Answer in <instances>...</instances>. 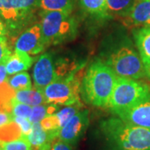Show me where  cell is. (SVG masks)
<instances>
[{
  "label": "cell",
  "mask_w": 150,
  "mask_h": 150,
  "mask_svg": "<svg viewBox=\"0 0 150 150\" xmlns=\"http://www.w3.org/2000/svg\"><path fill=\"white\" fill-rule=\"evenodd\" d=\"M8 73L5 64H0V85L5 82H8Z\"/></svg>",
  "instance_id": "31"
},
{
  "label": "cell",
  "mask_w": 150,
  "mask_h": 150,
  "mask_svg": "<svg viewBox=\"0 0 150 150\" xmlns=\"http://www.w3.org/2000/svg\"><path fill=\"white\" fill-rule=\"evenodd\" d=\"M32 106H29L28 104L18 102L14 98L12 106V114L14 117H20V118H29L31 112H32Z\"/></svg>",
  "instance_id": "26"
},
{
  "label": "cell",
  "mask_w": 150,
  "mask_h": 150,
  "mask_svg": "<svg viewBox=\"0 0 150 150\" xmlns=\"http://www.w3.org/2000/svg\"><path fill=\"white\" fill-rule=\"evenodd\" d=\"M114 115L126 123L150 129V100L123 109Z\"/></svg>",
  "instance_id": "12"
},
{
  "label": "cell",
  "mask_w": 150,
  "mask_h": 150,
  "mask_svg": "<svg viewBox=\"0 0 150 150\" xmlns=\"http://www.w3.org/2000/svg\"><path fill=\"white\" fill-rule=\"evenodd\" d=\"M39 0H0V17L8 35H19L35 21Z\"/></svg>",
  "instance_id": "4"
},
{
  "label": "cell",
  "mask_w": 150,
  "mask_h": 150,
  "mask_svg": "<svg viewBox=\"0 0 150 150\" xmlns=\"http://www.w3.org/2000/svg\"><path fill=\"white\" fill-rule=\"evenodd\" d=\"M77 0H39L38 8L43 12L59 11L73 13Z\"/></svg>",
  "instance_id": "18"
},
{
  "label": "cell",
  "mask_w": 150,
  "mask_h": 150,
  "mask_svg": "<svg viewBox=\"0 0 150 150\" xmlns=\"http://www.w3.org/2000/svg\"><path fill=\"white\" fill-rule=\"evenodd\" d=\"M107 0H79L82 9L96 19L110 18L107 11Z\"/></svg>",
  "instance_id": "15"
},
{
  "label": "cell",
  "mask_w": 150,
  "mask_h": 150,
  "mask_svg": "<svg viewBox=\"0 0 150 150\" xmlns=\"http://www.w3.org/2000/svg\"><path fill=\"white\" fill-rule=\"evenodd\" d=\"M89 123V112L88 110L79 111L68 123L59 129L58 139L69 145H75L85 133Z\"/></svg>",
  "instance_id": "9"
},
{
  "label": "cell",
  "mask_w": 150,
  "mask_h": 150,
  "mask_svg": "<svg viewBox=\"0 0 150 150\" xmlns=\"http://www.w3.org/2000/svg\"><path fill=\"white\" fill-rule=\"evenodd\" d=\"M77 71L78 69L44 88L43 92L46 102L58 106H70L79 103V92L82 83H80Z\"/></svg>",
  "instance_id": "8"
},
{
  "label": "cell",
  "mask_w": 150,
  "mask_h": 150,
  "mask_svg": "<svg viewBox=\"0 0 150 150\" xmlns=\"http://www.w3.org/2000/svg\"><path fill=\"white\" fill-rule=\"evenodd\" d=\"M24 138L18 125L12 121L3 127H0V143L9 142Z\"/></svg>",
  "instance_id": "21"
},
{
  "label": "cell",
  "mask_w": 150,
  "mask_h": 150,
  "mask_svg": "<svg viewBox=\"0 0 150 150\" xmlns=\"http://www.w3.org/2000/svg\"><path fill=\"white\" fill-rule=\"evenodd\" d=\"M46 48L40 23H34L27 28L18 35L15 42V50L37 55Z\"/></svg>",
  "instance_id": "10"
},
{
  "label": "cell",
  "mask_w": 150,
  "mask_h": 150,
  "mask_svg": "<svg viewBox=\"0 0 150 150\" xmlns=\"http://www.w3.org/2000/svg\"><path fill=\"white\" fill-rule=\"evenodd\" d=\"M135 0H107V11L110 18L113 16L123 17L125 16Z\"/></svg>",
  "instance_id": "19"
},
{
  "label": "cell",
  "mask_w": 150,
  "mask_h": 150,
  "mask_svg": "<svg viewBox=\"0 0 150 150\" xmlns=\"http://www.w3.org/2000/svg\"><path fill=\"white\" fill-rule=\"evenodd\" d=\"M12 53L6 36L0 37V64H6L10 59Z\"/></svg>",
  "instance_id": "27"
},
{
  "label": "cell",
  "mask_w": 150,
  "mask_h": 150,
  "mask_svg": "<svg viewBox=\"0 0 150 150\" xmlns=\"http://www.w3.org/2000/svg\"><path fill=\"white\" fill-rule=\"evenodd\" d=\"M48 144H49V143H48ZM48 144H47L46 145H44V146H43V147H42V148H41V149H40L39 150H47V148H48Z\"/></svg>",
  "instance_id": "33"
},
{
  "label": "cell",
  "mask_w": 150,
  "mask_h": 150,
  "mask_svg": "<svg viewBox=\"0 0 150 150\" xmlns=\"http://www.w3.org/2000/svg\"><path fill=\"white\" fill-rule=\"evenodd\" d=\"M100 134L108 150H150V129L112 117L99 124Z\"/></svg>",
  "instance_id": "1"
},
{
  "label": "cell",
  "mask_w": 150,
  "mask_h": 150,
  "mask_svg": "<svg viewBox=\"0 0 150 150\" xmlns=\"http://www.w3.org/2000/svg\"><path fill=\"white\" fill-rule=\"evenodd\" d=\"M15 92L8 82L0 85V109L11 112L13 102L15 98Z\"/></svg>",
  "instance_id": "22"
},
{
  "label": "cell",
  "mask_w": 150,
  "mask_h": 150,
  "mask_svg": "<svg viewBox=\"0 0 150 150\" xmlns=\"http://www.w3.org/2000/svg\"><path fill=\"white\" fill-rule=\"evenodd\" d=\"M8 83L14 91L26 90L33 88L31 78L27 72H21L13 75L8 80Z\"/></svg>",
  "instance_id": "23"
},
{
  "label": "cell",
  "mask_w": 150,
  "mask_h": 150,
  "mask_svg": "<svg viewBox=\"0 0 150 150\" xmlns=\"http://www.w3.org/2000/svg\"><path fill=\"white\" fill-rule=\"evenodd\" d=\"M15 99L18 102L25 103L32 107L48 103L46 102V98L43 94V90L38 89L35 87L30 89L16 91Z\"/></svg>",
  "instance_id": "16"
},
{
  "label": "cell",
  "mask_w": 150,
  "mask_h": 150,
  "mask_svg": "<svg viewBox=\"0 0 150 150\" xmlns=\"http://www.w3.org/2000/svg\"><path fill=\"white\" fill-rule=\"evenodd\" d=\"M123 22L132 28L150 27V0H135Z\"/></svg>",
  "instance_id": "11"
},
{
  "label": "cell",
  "mask_w": 150,
  "mask_h": 150,
  "mask_svg": "<svg viewBox=\"0 0 150 150\" xmlns=\"http://www.w3.org/2000/svg\"><path fill=\"white\" fill-rule=\"evenodd\" d=\"M40 25L46 47L58 45L74 39L78 23L71 13L59 11H41Z\"/></svg>",
  "instance_id": "3"
},
{
  "label": "cell",
  "mask_w": 150,
  "mask_h": 150,
  "mask_svg": "<svg viewBox=\"0 0 150 150\" xmlns=\"http://www.w3.org/2000/svg\"><path fill=\"white\" fill-rule=\"evenodd\" d=\"M33 59L27 53L15 50L6 63V69L8 75H14L28 70L33 64Z\"/></svg>",
  "instance_id": "14"
},
{
  "label": "cell",
  "mask_w": 150,
  "mask_h": 150,
  "mask_svg": "<svg viewBox=\"0 0 150 150\" xmlns=\"http://www.w3.org/2000/svg\"><path fill=\"white\" fill-rule=\"evenodd\" d=\"M134 37L148 79H150V27L134 28Z\"/></svg>",
  "instance_id": "13"
},
{
  "label": "cell",
  "mask_w": 150,
  "mask_h": 150,
  "mask_svg": "<svg viewBox=\"0 0 150 150\" xmlns=\"http://www.w3.org/2000/svg\"><path fill=\"white\" fill-rule=\"evenodd\" d=\"M0 150H3V149H1V148H0Z\"/></svg>",
  "instance_id": "34"
},
{
  "label": "cell",
  "mask_w": 150,
  "mask_h": 150,
  "mask_svg": "<svg viewBox=\"0 0 150 150\" xmlns=\"http://www.w3.org/2000/svg\"><path fill=\"white\" fill-rule=\"evenodd\" d=\"M77 69L67 60L54 61L51 53H44L35 63L33 69L34 87L43 90L54 81L65 78L75 72Z\"/></svg>",
  "instance_id": "7"
},
{
  "label": "cell",
  "mask_w": 150,
  "mask_h": 150,
  "mask_svg": "<svg viewBox=\"0 0 150 150\" xmlns=\"http://www.w3.org/2000/svg\"><path fill=\"white\" fill-rule=\"evenodd\" d=\"M103 62L119 78L136 80L148 78L139 52L130 44L123 43L112 48Z\"/></svg>",
  "instance_id": "5"
},
{
  "label": "cell",
  "mask_w": 150,
  "mask_h": 150,
  "mask_svg": "<svg viewBox=\"0 0 150 150\" xmlns=\"http://www.w3.org/2000/svg\"><path fill=\"white\" fill-rule=\"evenodd\" d=\"M34 149L39 150L44 145L53 142L50 133L46 132L42 128L40 123H33L30 133L25 137Z\"/></svg>",
  "instance_id": "17"
},
{
  "label": "cell",
  "mask_w": 150,
  "mask_h": 150,
  "mask_svg": "<svg viewBox=\"0 0 150 150\" xmlns=\"http://www.w3.org/2000/svg\"><path fill=\"white\" fill-rule=\"evenodd\" d=\"M13 121V116L11 112L0 109V127H3Z\"/></svg>",
  "instance_id": "30"
},
{
  "label": "cell",
  "mask_w": 150,
  "mask_h": 150,
  "mask_svg": "<svg viewBox=\"0 0 150 150\" xmlns=\"http://www.w3.org/2000/svg\"><path fill=\"white\" fill-rule=\"evenodd\" d=\"M0 148L3 150H33L32 145L25 138L0 143Z\"/></svg>",
  "instance_id": "25"
},
{
  "label": "cell",
  "mask_w": 150,
  "mask_h": 150,
  "mask_svg": "<svg viewBox=\"0 0 150 150\" xmlns=\"http://www.w3.org/2000/svg\"><path fill=\"white\" fill-rule=\"evenodd\" d=\"M13 121L18 125L22 131V134L23 137L25 138L28 134L30 133L32 129L33 123L30 122V120L27 118H20V117H14Z\"/></svg>",
  "instance_id": "28"
},
{
  "label": "cell",
  "mask_w": 150,
  "mask_h": 150,
  "mask_svg": "<svg viewBox=\"0 0 150 150\" xmlns=\"http://www.w3.org/2000/svg\"><path fill=\"white\" fill-rule=\"evenodd\" d=\"M47 150H73L71 145L62 140L56 139L53 142L49 143Z\"/></svg>",
  "instance_id": "29"
},
{
  "label": "cell",
  "mask_w": 150,
  "mask_h": 150,
  "mask_svg": "<svg viewBox=\"0 0 150 150\" xmlns=\"http://www.w3.org/2000/svg\"><path fill=\"white\" fill-rule=\"evenodd\" d=\"M8 35V31L6 26L5 23L2 19V18L0 17V37L2 36H7Z\"/></svg>",
  "instance_id": "32"
},
{
  "label": "cell",
  "mask_w": 150,
  "mask_h": 150,
  "mask_svg": "<svg viewBox=\"0 0 150 150\" xmlns=\"http://www.w3.org/2000/svg\"><path fill=\"white\" fill-rule=\"evenodd\" d=\"M59 106L51 103H44L41 105L34 106L32 108V112L28 119L32 123H40L45 117L54 114L59 111Z\"/></svg>",
  "instance_id": "20"
},
{
  "label": "cell",
  "mask_w": 150,
  "mask_h": 150,
  "mask_svg": "<svg viewBox=\"0 0 150 150\" xmlns=\"http://www.w3.org/2000/svg\"><path fill=\"white\" fill-rule=\"evenodd\" d=\"M150 100V85L144 82L118 77L108 108L116 112Z\"/></svg>",
  "instance_id": "6"
},
{
  "label": "cell",
  "mask_w": 150,
  "mask_h": 150,
  "mask_svg": "<svg viewBox=\"0 0 150 150\" xmlns=\"http://www.w3.org/2000/svg\"><path fill=\"white\" fill-rule=\"evenodd\" d=\"M117 79V75L102 59L93 62L81 84L86 102L95 107H108Z\"/></svg>",
  "instance_id": "2"
},
{
  "label": "cell",
  "mask_w": 150,
  "mask_h": 150,
  "mask_svg": "<svg viewBox=\"0 0 150 150\" xmlns=\"http://www.w3.org/2000/svg\"><path fill=\"white\" fill-rule=\"evenodd\" d=\"M79 108H80L79 103H76V104H74V105L66 106V107L62 108L61 110H59L58 112L55 113L57 118H59L61 128L68 123V121L69 120L70 118L74 117L75 114L79 111Z\"/></svg>",
  "instance_id": "24"
}]
</instances>
